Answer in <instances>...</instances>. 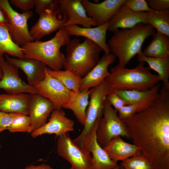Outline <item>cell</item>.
I'll return each instance as SVG.
<instances>
[{"label": "cell", "mask_w": 169, "mask_h": 169, "mask_svg": "<svg viewBox=\"0 0 169 169\" xmlns=\"http://www.w3.org/2000/svg\"><path fill=\"white\" fill-rule=\"evenodd\" d=\"M121 120L153 169H169V89L162 85L148 107Z\"/></svg>", "instance_id": "1"}, {"label": "cell", "mask_w": 169, "mask_h": 169, "mask_svg": "<svg viewBox=\"0 0 169 169\" xmlns=\"http://www.w3.org/2000/svg\"><path fill=\"white\" fill-rule=\"evenodd\" d=\"M155 33L151 25L143 23L114 33L108 44L112 54L118 58L119 65L125 67L132 58L142 51L141 47L146 39Z\"/></svg>", "instance_id": "2"}, {"label": "cell", "mask_w": 169, "mask_h": 169, "mask_svg": "<svg viewBox=\"0 0 169 169\" xmlns=\"http://www.w3.org/2000/svg\"><path fill=\"white\" fill-rule=\"evenodd\" d=\"M70 36L64 27L48 41L29 42L20 47L24 57L38 60L51 69L61 70L64 67L65 58L60 49L68 44Z\"/></svg>", "instance_id": "3"}, {"label": "cell", "mask_w": 169, "mask_h": 169, "mask_svg": "<svg viewBox=\"0 0 169 169\" xmlns=\"http://www.w3.org/2000/svg\"><path fill=\"white\" fill-rule=\"evenodd\" d=\"M145 62L140 61L132 69L121 67L118 64L110 70V75L105 79L112 90H144L151 89L160 81L158 75L152 74Z\"/></svg>", "instance_id": "4"}, {"label": "cell", "mask_w": 169, "mask_h": 169, "mask_svg": "<svg viewBox=\"0 0 169 169\" xmlns=\"http://www.w3.org/2000/svg\"><path fill=\"white\" fill-rule=\"evenodd\" d=\"M67 54L64 68L82 78L96 64L102 51L98 45L86 38L82 42L74 38L66 45Z\"/></svg>", "instance_id": "5"}, {"label": "cell", "mask_w": 169, "mask_h": 169, "mask_svg": "<svg viewBox=\"0 0 169 169\" xmlns=\"http://www.w3.org/2000/svg\"><path fill=\"white\" fill-rule=\"evenodd\" d=\"M117 114L105 99L96 135L98 143L103 148L115 137L120 136L130 139L125 125Z\"/></svg>", "instance_id": "6"}, {"label": "cell", "mask_w": 169, "mask_h": 169, "mask_svg": "<svg viewBox=\"0 0 169 169\" xmlns=\"http://www.w3.org/2000/svg\"><path fill=\"white\" fill-rule=\"evenodd\" d=\"M91 90L84 129L80 135L73 140L79 146L90 133L96 122L102 117L106 96L112 90L110 84L106 79Z\"/></svg>", "instance_id": "7"}, {"label": "cell", "mask_w": 169, "mask_h": 169, "mask_svg": "<svg viewBox=\"0 0 169 169\" xmlns=\"http://www.w3.org/2000/svg\"><path fill=\"white\" fill-rule=\"evenodd\" d=\"M0 7L7 20V26L13 42L20 47L33 41L28 25V20L33 16V12L29 10L19 13L12 8L8 0H0Z\"/></svg>", "instance_id": "8"}, {"label": "cell", "mask_w": 169, "mask_h": 169, "mask_svg": "<svg viewBox=\"0 0 169 169\" xmlns=\"http://www.w3.org/2000/svg\"><path fill=\"white\" fill-rule=\"evenodd\" d=\"M56 150L58 155L75 169H91L90 153L75 143L68 133L58 136Z\"/></svg>", "instance_id": "9"}, {"label": "cell", "mask_w": 169, "mask_h": 169, "mask_svg": "<svg viewBox=\"0 0 169 169\" xmlns=\"http://www.w3.org/2000/svg\"><path fill=\"white\" fill-rule=\"evenodd\" d=\"M47 67V66H46ZM46 68V67H45ZM44 79L34 87L38 94L49 100L54 110H61L73 97L74 93L48 73L45 68Z\"/></svg>", "instance_id": "10"}, {"label": "cell", "mask_w": 169, "mask_h": 169, "mask_svg": "<svg viewBox=\"0 0 169 169\" xmlns=\"http://www.w3.org/2000/svg\"><path fill=\"white\" fill-rule=\"evenodd\" d=\"M3 76L0 80V89L8 94L38 93L34 86L23 81L20 78L18 68L4 58L0 60Z\"/></svg>", "instance_id": "11"}, {"label": "cell", "mask_w": 169, "mask_h": 169, "mask_svg": "<svg viewBox=\"0 0 169 169\" xmlns=\"http://www.w3.org/2000/svg\"><path fill=\"white\" fill-rule=\"evenodd\" d=\"M28 107L30 123V133L44 125L54 110L53 103L38 93L29 94Z\"/></svg>", "instance_id": "12"}, {"label": "cell", "mask_w": 169, "mask_h": 169, "mask_svg": "<svg viewBox=\"0 0 169 169\" xmlns=\"http://www.w3.org/2000/svg\"><path fill=\"white\" fill-rule=\"evenodd\" d=\"M99 121L95 123L80 146L92 154L91 169H113L119 166L117 162L110 157L97 141L96 131Z\"/></svg>", "instance_id": "13"}, {"label": "cell", "mask_w": 169, "mask_h": 169, "mask_svg": "<svg viewBox=\"0 0 169 169\" xmlns=\"http://www.w3.org/2000/svg\"><path fill=\"white\" fill-rule=\"evenodd\" d=\"M60 13L59 8L48 10L39 15L38 20L29 30L33 40L39 41L44 37L64 27L66 19Z\"/></svg>", "instance_id": "14"}, {"label": "cell", "mask_w": 169, "mask_h": 169, "mask_svg": "<svg viewBox=\"0 0 169 169\" xmlns=\"http://www.w3.org/2000/svg\"><path fill=\"white\" fill-rule=\"evenodd\" d=\"M60 13L66 20L64 27L79 24L84 28L97 26L87 15L82 0H59Z\"/></svg>", "instance_id": "15"}, {"label": "cell", "mask_w": 169, "mask_h": 169, "mask_svg": "<svg viewBox=\"0 0 169 169\" xmlns=\"http://www.w3.org/2000/svg\"><path fill=\"white\" fill-rule=\"evenodd\" d=\"M125 0H105L100 3H93L82 0V4L88 16L97 26L108 22Z\"/></svg>", "instance_id": "16"}, {"label": "cell", "mask_w": 169, "mask_h": 169, "mask_svg": "<svg viewBox=\"0 0 169 169\" xmlns=\"http://www.w3.org/2000/svg\"><path fill=\"white\" fill-rule=\"evenodd\" d=\"M74 121L66 116L61 110H54L51 112L49 121L39 129L31 133L36 138L44 134H54L58 136L74 131Z\"/></svg>", "instance_id": "17"}, {"label": "cell", "mask_w": 169, "mask_h": 169, "mask_svg": "<svg viewBox=\"0 0 169 169\" xmlns=\"http://www.w3.org/2000/svg\"><path fill=\"white\" fill-rule=\"evenodd\" d=\"M147 13L134 12L122 4L109 21L108 30L114 33L122 29L131 28L138 23H148Z\"/></svg>", "instance_id": "18"}, {"label": "cell", "mask_w": 169, "mask_h": 169, "mask_svg": "<svg viewBox=\"0 0 169 169\" xmlns=\"http://www.w3.org/2000/svg\"><path fill=\"white\" fill-rule=\"evenodd\" d=\"M116 56L112 54H104L95 66L81 79L80 91L95 87L109 77V66L115 61Z\"/></svg>", "instance_id": "19"}, {"label": "cell", "mask_w": 169, "mask_h": 169, "mask_svg": "<svg viewBox=\"0 0 169 169\" xmlns=\"http://www.w3.org/2000/svg\"><path fill=\"white\" fill-rule=\"evenodd\" d=\"M4 55L6 60L23 71L30 85L34 87L45 78V68L47 66L43 63L24 57L23 58H18L10 57L6 54Z\"/></svg>", "instance_id": "20"}, {"label": "cell", "mask_w": 169, "mask_h": 169, "mask_svg": "<svg viewBox=\"0 0 169 169\" xmlns=\"http://www.w3.org/2000/svg\"><path fill=\"white\" fill-rule=\"evenodd\" d=\"M109 21L94 28H84L74 25L64 27L67 33L71 35L85 37L99 46L105 54H110L108 44L106 43V34Z\"/></svg>", "instance_id": "21"}, {"label": "cell", "mask_w": 169, "mask_h": 169, "mask_svg": "<svg viewBox=\"0 0 169 169\" xmlns=\"http://www.w3.org/2000/svg\"><path fill=\"white\" fill-rule=\"evenodd\" d=\"M103 148L110 157L116 162L142 155L138 147L134 144L125 141L120 136L113 138Z\"/></svg>", "instance_id": "22"}, {"label": "cell", "mask_w": 169, "mask_h": 169, "mask_svg": "<svg viewBox=\"0 0 169 169\" xmlns=\"http://www.w3.org/2000/svg\"><path fill=\"white\" fill-rule=\"evenodd\" d=\"M29 96L27 93L0 94V111L28 115Z\"/></svg>", "instance_id": "23"}, {"label": "cell", "mask_w": 169, "mask_h": 169, "mask_svg": "<svg viewBox=\"0 0 169 169\" xmlns=\"http://www.w3.org/2000/svg\"><path fill=\"white\" fill-rule=\"evenodd\" d=\"M91 90V89L85 90L74 93L72 99L63 107L71 110L79 122L84 126L85 122L86 111Z\"/></svg>", "instance_id": "24"}, {"label": "cell", "mask_w": 169, "mask_h": 169, "mask_svg": "<svg viewBox=\"0 0 169 169\" xmlns=\"http://www.w3.org/2000/svg\"><path fill=\"white\" fill-rule=\"evenodd\" d=\"M153 39L142 52L145 56L160 58H169V37L157 31L152 35Z\"/></svg>", "instance_id": "25"}, {"label": "cell", "mask_w": 169, "mask_h": 169, "mask_svg": "<svg viewBox=\"0 0 169 169\" xmlns=\"http://www.w3.org/2000/svg\"><path fill=\"white\" fill-rule=\"evenodd\" d=\"M161 84L159 83L152 88L144 90H131L115 91L128 104L146 101L156 99L158 96Z\"/></svg>", "instance_id": "26"}, {"label": "cell", "mask_w": 169, "mask_h": 169, "mask_svg": "<svg viewBox=\"0 0 169 169\" xmlns=\"http://www.w3.org/2000/svg\"><path fill=\"white\" fill-rule=\"evenodd\" d=\"M142 51L137 54V59L146 62L150 69L156 71L162 85L169 89V58H160L148 57L144 55Z\"/></svg>", "instance_id": "27"}, {"label": "cell", "mask_w": 169, "mask_h": 169, "mask_svg": "<svg viewBox=\"0 0 169 169\" xmlns=\"http://www.w3.org/2000/svg\"><path fill=\"white\" fill-rule=\"evenodd\" d=\"M45 69L52 77L55 78L68 89L74 93L80 91L79 84L82 78L69 70H52L48 67Z\"/></svg>", "instance_id": "28"}, {"label": "cell", "mask_w": 169, "mask_h": 169, "mask_svg": "<svg viewBox=\"0 0 169 169\" xmlns=\"http://www.w3.org/2000/svg\"><path fill=\"white\" fill-rule=\"evenodd\" d=\"M5 54L18 58L24 57L22 48L12 40L7 26L0 24V60Z\"/></svg>", "instance_id": "29"}, {"label": "cell", "mask_w": 169, "mask_h": 169, "mask_svg": "<svg viewBox=\"0 0 169 169\" xmlns=\"http://www.w3.org/2000/svg\"><path fill=\"white\" fill-rule=\"evenodd\" d=\"M147 23L169 37V9L147 13Z\"/></svg>", "instance_id": "30"}, {"label": "cell", "mask_w": 169, "mask_h": 169, "mask_svg": "<svg viewBox=\"0 0 169 169\" xmlns=\"http://www.w3.org/2000/svg\"><path fill=\"white\" fill-rule=\"evenodd\" d=\"M124 169H153L149 161L142 155L135 156L122 161Z\"/></svg>", "instance_id": "31"}, {"label": "cell", "mask_w": 169, "mask_h": 169, "mask_svg": "<svg viewBox=\"0 0 169 169\" xmlns=\"http://www.w3.org/2000/svg\"><path fill=\"white\" fill-rule=\"evenodd\" d=\"M156 100L135 102L125 105L118 111V116L121 119L128 117L148 107Z\"/></svg>", "instance_id": "32"}, {"label": "cell", "mask_w": 169, "mask_h": 169, "mask_svg": "<svg viewBox=\"0 0 169 169\" xmlns=\"http://www.w3.org/2000/svg\"><path fill=\"white\" fill-rule=\"evenodd\" d=\"M30 120L28 115L17 114L7 130L11 133L27 132L30 133Z\"/></svg>", "instance_id": "33"}, {"label": "cell", "mask_w": 169, "mask_h": 169, "mask_svg": "<svg viewBox=\"0 0 169 169\" xmlns=\"http://www.w3.org/2000/svg\"><path fill=\"white\" fill-rule=\"evenodd\" d=\"M36 12L39 15L48 10H56L59 8V0H34Z\"/></svg>", "instance_id": "34"}, {"label": "cell", "mask_w": 169, "mask_h": 169, "mask_svg": "<svg viewBox=\"0 0 169 169\" xmlns=\"http://www.w3.org/2000/svg\"><path fill=\"white\" fill-rule=\"evenodd\" d=\"M123 4L135 12L150 13L154 11L145 0H125Z\"/></svg>", "instance_id": "35"}, {"label": "cell", "mask_w": 169, "mask_h": 169, "mask_svg": "<svg viewBox=\"0 0 169 169\" xmlns=\"http://www.w3.org/2000/svg\"><path fill=\"white\" fill-rule=\"evenodd\" d=\"M106 99L108 103L114 107L117 113L122 107L128 105L115 90H112L107 95Z\"/></svg>", "instance_id": "36"}, {"label": "cell", "mask_w": 169, "mask_h": 169, "mask_svg": "<svg viewBox=\"0 0 169 169\" xmlns=\"http://www.w3.org/2000/svg\"><path fill=\"white\" fill-rule=\"evenodd\" d=\"M17 114L0 111V133L7 130Z\"/></svg>", "instance_id": "37"}, {"label": "cell", "mask_w": 169, "mask_h": 169, "mask_svg": "<svg viewBox=\"0 0 169 169\" xmlns=\"http://www.w3.org/2000/svg\"><path fill=\"white\" fill-rule=\"evenodd\" d=\"M146 1L150 8L155 11L169 9V0H147Z\"/></svg>", "instance_id": "38"}, {"label": "cell", "mask_w": 169, "mask_h": 169, "mask_svg": "<svg viewBox=\"0 0 169 169\" xmlns=\"http://www.w3.org/2000/svg\"><path fill=\"white\" fill-rule=\"evenodd\" d=\"M10 2L23 12L30 10L34 7V0H11Z\"/></svg>", "instance_id": "39"}, {"label": "cell", "mask_w": 169, "mask_h": 169, "mask_svg": "<svg viewBox=\"0 0 169 169\" xmlns=\"http://www.w3.org/2000/svg\"><path fill=\"white\" fill-rule=\"evenodd\" d=\"M24 169H54L49 165L42 163L38 165H31L26 166Z\"/></svg>", "instance_id": "40"}, {"label": "cell", "mask_w": 169, "mask_h": 169, "mask_svg": "<svg viewBox=\"0 0 169 169\" xmlns=\"http://www.w3.org/2000/svg\"><path fill=\"white\" fill-rule=\"evenodd\" d=\"M7 21L4 13L0 7V24L6 25H7Z\"/></svg>", "instance_id": "41"}, {"label": "cell", "mask_w": 169, "mask_h": 169, "mask_svg": "<svg viewBox=\"0 0 169 169\" xmlns=\"http://www.w3.org/2000/svg\"><path fill=\"white\" fill-rule=\"evenodd\" d=\"M3 76V72L0 67V80H1Z\"/></svg>", "instance_id": "42"}, {"label": "cell", "mask_w": 169, "mask_h": 169, "mask_svg": "<svg viewBox=\"0 0 169 169\" xmlns=\"http://www.w3.org/2000/svg\"><path fill=\"white\" fill-rule=\"evenodd\" d=\"M120 167H121L120 166H118L117 167H116L113 169H120Z\"/></svg>", "instance_id": "43"}, {"label": "cell", "mask_w": 169, "mask_h": 169, "mask_svg": "<svg viewBox=\"0 0 169 169\" xmlns=\"http://www.w3.org/2000/svg\"><path fill=\"white\" fill-rule=\"evenodd\" d=\"M69 169H75L74 167L72 166H71Z\"/></svg>", "instance_id": "44"}, {"label": "cell", "mask_w": 169, "mask_h": 169, "mask_svg": "<svg viewBox=\"0 0 169 169\" xmlns=\"http://www.w3.org/2000/svg\"><path fill=\"white\" fill-rule=\"evenodd\" d=\"M120 169H124L123 168V167H122L121 166H120Z\"/></svg>", "instance_id": "45"}, {"label": "cell", "mask_w": 169, "mask_h": 169, "mask_svg": "<svg viewBox=\"0 0 169 169\" xmlns=\"http://www.w3.org/2000/svg\"><path fill=\"white\" fill-rule=\"evenodd\" d=\"M1 147V144L0 143V147Z\"/></svg>", "instance_id": "46"}]
</instances>
